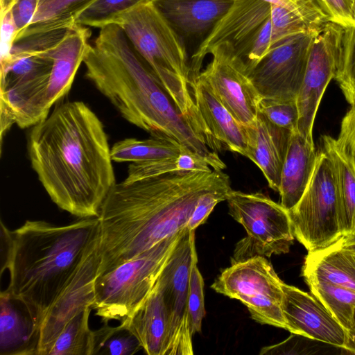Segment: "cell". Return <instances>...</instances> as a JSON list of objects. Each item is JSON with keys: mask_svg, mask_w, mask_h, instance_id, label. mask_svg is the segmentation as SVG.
<instances>
[{"mask_svg": "<svg viewBox=\"0 0 355 355\" xmlns=\"http://www.w3.org/2000/svg\"><path fill=\"white\" fill-rule=\"evenodd\" d=\"M195 260L191 268L188 297V314L192 334L201 331L202 322L205 315L204 300V281Z\"/></svg>", "mask_w": 355, "mask_h": 355, "instance_id": "33", "label": "cell"}, {"mask_svg": "<svg viewBox=\"0 0 355 355\" xmlns=\"http://www.w3.org/2000/svg\"><path fill=\"white\" fill-rule=\"evenodd\" d=\"M334 78L350 104L355 98V26L343 28Z\"/></svg>", "mask_w": 355, "mask_h": 355, "instance_id": "32", "label": "cell"}, {"mask_svg": "<svg viewBox=\"0 0 355 355\" xmlns=\"http://www.w3.org/2000/svg\"><path fill=\"white\" fill-rule=\"evenodd\" d=\"M288 211L295 238L308 252L327 247L343 236L332 163L322 150L311 180Z\"/></svg>", "mask_w": 355, "mask_h": 355, "instance_id": "8", "label": "cell"}, {"mask_svg": "<svg viewBox=\"0 0 355 355\" xmlns=\"http://www.w3.org/2000/svg\"><path fill=\"white\" fill-rule=\"evenodd\" d=\"M14 232L7 290L28 307L40 327L55 300L100 238L98 217L65 225L26 220Z\"/></svg>", "mask_w": 355, "mask_h": 355, "instance_id": "4", "label": "cell"}, {"mask_svg": "<svg viewBox=\"0 0 355 355\" xmlns=\"http://www.w3.org/2000/svg\"><path fill=\"white\" fill-rule=\"evenodd\" d=\"M14 232L1 222V273L9 268L14 252Z\"/></svg>", "mask_w": 355, "mask_h": 355, "instance_id": "40", "label": "cell"}, {"mask_svg": "<svg viewBox=\"0 0 355 355\" xmlns=\"http://www.w3.org/2000/svg\"><path fill=\"white\" fill-rule=\"evenodd\" d=\"M196 259L195 230L186 227L156 282L169 319L166 355L193 354L188 297L191 268Z\"/></svg>", "mask_w": 355, "mask_h": 355, "instance_id": "10", "label": "cell"}, {"mask_svg": "<svg viewBox=\"0 0 355 355\" xmlns=\"http://www.w3.org/2000/svg\"><path fill=\"white\" fill-rule=\"evenodd\" d=\"M211 60L198 74L234 119L243 125L252 124L261 98L249 78V71L228 42L213 47Z\"/></svg>", "mask_w": 355, "mask_h": 355, "instance_id": "12", "label": "cell"}, {"mask_svg": "<svg viewBox=\"0 0 355 355\" xmlns=\"http://www.w3.org/2000/svg\"><path fill=\"white\" fill-rule=\"evenodd\" d=\"M121 27L134 50L177 110L202 134L209 144L214 138L205 125L191 92V69L187 47L150 0L119 15Z\"/></svg>", "mask_w": 355, "mask_h": 355, "instance_id": "5", "label": "cell"}, {"mask_svg": "<svg viewBox=\"0 0 355 355\" xmlns=\"http://www.w3.org/2000/svg\"><path fill=\"white\" fill-rule=\"evenodd\" d=\"M316 35L297 34L277 43L249 72V78L261 99L296 101Z\"/></svg>", "mask_w": 355, "mask_h": 355, "instance_id": "11", "label": "cell"}, {"mask_svg": "<svg viewBox=\"0 0 355 355\" xmlns=\"http://www.w3.org/2000/svg\"><path fill=\"white\" fill-rule=\"evenodd\" d=\"M28 153L40 182L59 208L80 218L98 216L116 180L103 124L86 103L58 104L32 127Z\"/></svg>", "mask_w": 355, "mask_h": 355, "instance_id": "1", "label": "cell"}, {"mask_svg": "<svg viewBox=\"0 0 355 355\" xmlns=\"http://www.w3.org/2000/svg\"><path fill=\"white\" fill-rule=\"evenodd\" d=\"M259 112L272 124L292 132L297 131L299 113L296 101L261 99Z\"/></svg>", "mask_w": 355, "mask_h": 355, "instance_id": "34", "label": "cell"}, {"mask_svg": "<svg viewBox=\"0 0 355 355\" xmlns=\"http://www.w3.org/2000/svg\"><path fill=\"white\" fill-rule=\"evenodd\" d=\"M184 230L96 277L92 308L104 323L121 322L144 304Z\"/></svg>", "mask_w": 355, "mask_h": 355, "instance_id": "6", "label": "cell"}, {"mask_svg": "<svg viewBox=\"0 0 355 355\" xmlns=\"http://www.w3.org/2000/svg\"><path fill=\"white\" fill-rule=\"evenodd\" d=\"M336 139L355 165V105L351 106L343 118Z\"/></svg>", "mask_w": 355, "mask_h": 355, "instance_id": "38", "label": "cell"}, {"mask_svg": "<svg viewBox=\"0 0 355 355\" xmlns=\"http://www.w3.org/2000/svg\"><path fill=\"white\" fill-rule=\"evenodd\" d=\"M352 3H353V0H352Z\"/></svg>", "mask_w": 355, "mask_h": 355, "instance_id": "47", "label": "cell"}, {"mask_svg": "<svg viewBox=\"0 0 355 355\" xmlns=\"http://www.w3.org/2000/svg\"><path fill=\"white\" fill-rule=\"evenodd\" d=\"M351 106L355 105V98L352 100V101L350 103Z\"/></svg>", "mask_w": 355, "mask_h": 355, "instance_id": "45", "label": "cell"}, {"mask_svg": "<svg viewBox=\"0 0 355 355\" xmlns=\"http://www.w3.org/2000/svg\"><path fill=\"white\" fill-rule=\"evenodd\" d=\"M343 26L329 22L313 38L303 82L296 99L298 132L313 142V127L323 94L338 67Z\"/></svg>", "mask_w": 355, "mask_h": 355, "instance_id": "13", "label": "cell"}, {"mask_svg": "<svg viewBox=\"0 0 355 355\" xmlns=\"http://www.w3.org/2000/svg\"><path fill=\"white\" fill-rule=\"evenodd\" d=\"M83 62L85 77L127 121L151 137L178 142L213 168L222 164L205 136L173 105L119 26L101 28Z\"/></svg>", "mask_w": 355, "mask_h": 355, "instance_id": "3", "label": "cell"}, {"mask_svg": "<svg viewBox=\"0 0 355 355\" xmlns=\"http://www.w3.org/2000/svg\"><path fill=\"white\" fill-rule=\"evenodd\" d=\"M190 87L198 110L215 141L222 148L246 157L245 125L234 119L199 75L191 78Z\"/></svg>", "mask_w": 355, "mask_h": 355, "instance_id": "19", "label": "cell"}, {"mask_svg": "<svg viewBox=\"0 0 355 355\" xmlns=\"http://www.w3.org/2000/svg\"><path fill=\"white\" fill-rule=\"evenodd\" d=\"M146 0H95L78 14L75 24L103 28L114 24L116 17Z\"/></svg>", "mask_w": 355, "mask_h": 355, "instance_id": "31", "label": "cell"}, {"mask_svg": "<svg viewBox=\"0 0 355 355\" xmlns=\"http://www.w3.org/2000/svg\"><path fill=\"white\" fill-rule=\"evenodd\" d=\"M318 154L313 142L308 141L298 131L292 132L278 191L280 204L287 211L303 195L313 175Z\"/></svg>", "mask_w": 355, "mask_h": 355, "instance_id": "21", "label": "cell"}, {"mask_svg": "<svg viewBox=\"0 0 355 355\" xmlns=\"http://www.w3.org/2000/svg\"><path fill=\"white\" fill-rule=\"evenodd\" d=\"M231 187L221 170L173 171L116 183L99 211L98 275L187 227L201 196Z\"/></svg>", "mask_w": 355, "mask_h": 355, "instance_id": "2", "label": "cell"}, {"mask_svg": "<svg viewBox=\"0 0 355 355\" xmlns=\"http://www.w3.org/2000/svg\"><path fill=\"white\" fill-rule=\"evenodd\" d=\"M270 19V3L264 0H234L227 12L192 54L191 78L200 73L202 62L210 50L223 42L230 44L243 62Z\"/></svg>", "mask_w": 355, "mask_h": 355, "instance_id": "14", "label": "cell"}, {"mask_svg": "<svg viewBox=\"0 0 355 355\" xmlns=\"http://www.w3.org/2000/svg\"><path fill=\"white\" fill-rule=\"evenodd\" d=\"M354 325H355V313H354ZM355 354V353H354Z\"/></svg>", "mask_w": 355, "mask_h": 355, "instance_id": "46", "label": "cell"}, {"mask_svg": "<svg viewBox=\"0 0 355 355\" xmlns=\"http://www.w3.org/2000/svg\"><path fill=\"white\" fill-rule=\"evenodd\" d=\"M15 0H0V11L4 12L8 10Z\"/></svg>", "mask_w": 355, "mask_h": 355, "instance_id": "43", "label": "cell"}, {"mask_svg": "<svg viewBox=\"0 0 355 355\" xmlns=\"http://www.w3.org/2000/svg\"><path fill=\"white\" fill-rule=\"evenodd\" d=\"M99 241L100 238L47 312L40 328L37 355H47L66 324L85 308L92 306L101 264Z\"/></svg>", "mask_w": 355, "mask_h": 355, "instance_id": "15", "label": "cell"}, {"mask_svg": "<svg viewBox=\"0 0 355 355\" xmlns=\"http://www.w3.org/2000/svg\"><path fill=\"white\" fill-rule=\"evenodd\" d=\"M38 3L39 0H15L8 9L17 28V35L16 39L31 24L36 13Z\"/></svg>", "mask_w": 355, "mask_h": 355, "instance_id": "37", "label": "cell"}, {"mask_svg": "<svg viewBox=\"0 0 355 355\" xmlns=\"http://www.w3.org/2000/svg\"><path fill=\"white\" fill-rule=\"evenodd\" d=\"M282 283L270 262L265 257L256 256L232 263L211 287L241 302L257 322L286 329Z\"/></svg>", "mask_w": 355, "mask_h": 355, "instance_id": "9", "label": "cell"}, {"mask_svg": "<svg viewBox=\"0 0 355 355\" xmlns=\"http://www.w3.org/2000/svg\"><path fill=\"white\" fill-rule=\"evenodd\" d=\"M142 349L137 338L123 324L111 327L108 323L94 331L92 355H132Z\"/></svg>", "mask_w": 355, "mask_h": 355, "instance_id": "30", "label": "cell"}, {"mask_svg": "<svg viewBox=\"0 0 355 355\" xmlns=\"http://www.w3.org/2000/svg\"><path fill=\"white\" fill-rule=\"evenodd\" d=\"M94 1L39 0L31 24L21 35L37 31L73 27L76 24L74 21L76 16Z\"/></svg>", "mask_w": 355, "mask_h": 355, "instance_id": "29", "label": "cell"}, {"mask_svg": "<svg viewBox=\"0 0 355 355\" xmlns=\"http://www.w3.org/2000/svg\"><path fill=\"white\" fill-rule=\"evenodd\" d=\"M344 244L355 255V234L345 236Z\"/></svg>", "mask_w": 355, "mask_h": 355, "instance_id": "42", "label": "cell"}, {"mask_svg": "<svg viewBox=\"0 0 355 355\" xmlns=\"http://www.w3.org/2000/svg\"><path fill=\"white\" fill-rule=\"evenodd\" d=\"M282 311L286 329L345 350V330L325 306L315 296L286 284H282Z\"/></svg>", "mask_w": 355, "mask_h": 355, "instance_id": "16", "label": "cell"}, {"mask_svg": "<svg viewBox=\"0 0 355 355\" xmlns=\"http://www.w3.org/2000/svg\"><path fill=\"white\" fill-rule=\"evenodd\" d=\"M0 302V354L37 355L40 327L26 305L7 289Z\"/></svg>", "mask_w": 355, "mask_h": 355, "instance_id": "20", "label": "cell"}, {"mask_svg": "<svg viewBox=\"0 0 355 355\" xmlns=\"http://www.w3.org/2000/svg\"><path fill=\"white\" fill-rule=\"evenodd\" d=\"M232 191V187H227L210 191L201 196L187 223V228L195 230L203 224L215 206L222 201L227 200Z\"/></svg>", "mask_w": 355, "mask_h": 355, "instance_id": "35", "label": "cell"}, {"mask_svg": "<svg viewBox=\"0 0 355 355\" xmlns=\"http://www.w3.org/2000/svg\"><path fill=\"white\" fill-rule=\"evenodd\" d=\"M270 4L277 5L293 10L298 6L302 0H264Z\"/></svg>", "mask_w": 355, "mask_h": 355, "instance_id": "41", "label": "cell"}, {"mask_svg": "<svg viewBox=\"0 0 355 355\" xmlns=\"http://www.w3.org/2000/svg\"><path fill=\"white\" fill-rule=\"evenodd\" d=\"M17 35L9 10L1 12V60L8 58Z\"/></svg>", "mask_w": 355, "mask_h": 355, "instance_id": "39", "label": "cell"}, {"mask_svg": "<svg viewBox=\"0 0 355 355\" xmlns=\"http://www.w3.org/2000/svg\"><path fill=\"white\" fill-rule=\"evenodd\" d=\"M331 21L344 28L355 26L352 0H317Z\"/></svg>", "mask_w": 355, "mask_h": 355, "instance_id": "36", "label": "cell"}, {"mask_svg": "<svg viewBox=\"0 0 355 355\" xmlns=\"http://www.w3.org/2000/svg\"><path fill=\"white\" fill-rule=\"evenodd\" d=\"M322 139L334 171L343 236L355 234V165L336 139L324 135Z\"/></svg>", "mask_w": 355, "mask_h": 355, "instance_id": "25", "label": "cell"}, {"mask_svg": "<svg viewBox=\"0 0 355 355\" xmlns=\"http://www.w3.org/2000/svg\"><path fill=\"white\" fill-rule=\"evenodd\" d=\"M270 19L271 49L295 35L318 34L331 21L330 17L317 0H302L298 6L293 10L270 4Z\"/></svg>", "mask_w": 355, "mask_h": 355, "instance_id": "24", "label": "cell"}, {"mask_svg": "<svg viewBox=\"0 0 355 355\" xmlns=\"http://www.w3.org/2000/svg\"><path fill=\"white\" fill-rule=\"evenodd\" d=\"M180 36L198 48L234 0H150Z\"/></svg>", "mask_w": 355, "mask_h": 355, "instance_id": "17", "label": "cell"}, {"mask_svg": "<svg viewBox=\"0 0 355 355\" xmlns=\"http://www.w3.org/2000/svg\"><path fill=\"white\" fill-rule=\"evenodd\" d=\"M121 323L137 338L146 354L166 355L169 319L163 296L156 284L144 304Z\"/></svg>", "mask_w": 355, "mask_h": 355, "instance_id": "22", "label": "cell"}, {"mask_svg": "<svg viewBox=\"0 0 355 355\" xmlns=\"http://www.w3.org/2000/svg\"><path fill=\"white\" fill-rule=\"evenodd\" d=\"M352 12H353L354 19L355 21V0H353V3H352Z\"/></svg>", "mask_w": 355, "mask_h": 355, "instance_id": "44", "label": "cell"}, {"mask_svg": "<svg viewBox=\"0 0 355 355\" xmlns=\"http://www.w3.org/2000/svg\"><path fill=\"white\" fill-rule=\"evenodd\" d=\"M313 296L319 300L345 330V350L355 353V291L313 277H304Z\"/></svg>", "mask_w": 355, "mask_h": 355, "instance_id": "26", "label": "cell"}, {"mask_svg": "<svg viewBox=\"0 0 355 355\" xmlns=\"http://www.w3.org/2000/svg\"><path fill=\"white\" fill-rule=\"evenodd\" d=\"M229 214L246 231L236 245L232 263L289 252L295 239L288 211L261 192L232 191L227 199Z\"/></svg>", "mask_w": 355, "mask_h": 355, "instance_id": "7", "label": "cell"}, {"mask_svg": "<svg viewBox=\"0 0 355 355\" xmlns=\"http://www.w3.org/2000/svg\"><path fill=\"white\" fill-rule=\"evenodd\" d=\"M189 152L192 151L178 142L166 139L126 138L112 146L111 157L113 162L132 163L175 158Z\"/></svg>", "mask_w": 355, "mask_h": 355, "instance_id": "27", "label": "cell"}, {"mask_svg": "<svg viewBox=\"0 0 355 355\" xmlns=\"http://www.w3.org/2000/svg\"><path fill=\"white\" fill-rule=\"evenodd\" d=\"M245 127L246 157L259 168L269 187L278 192L292 131L272 124L260 112L255 121Z\"/></svg>", "mask_w": 355, "mask_h": 355, "instance_id": "18", "label": "cell"}, {"mask_svg": "<svg viewBox=\"0 0 355 355\" xmlns=\"http://www.w3.org/2000/svg\"><path fill=\"white\" fill-rule=\"evenodd\" d=\"M92 309L87 306L66 324L47 355H92L94 331L89 326Z\"/></svg>", "mask_w": 355, "mask_h": 355, "instance_id": "28", "label": "cell"}, {"mask_svg": "<svg viewBox=\"0 0 355 355\" xmlns=\"http://www.w3.org/2000/svg\"><path fill=\"white\" fill-rule=\"evenodd\" d=\"M345 236L324 248L308 252L302 269L313 277L355 291V255L344 244Z\"/></svg>", "mask_w": 355, "mask_h": 355, "instance_id": "23", "label": "cell"}]
</instances>
